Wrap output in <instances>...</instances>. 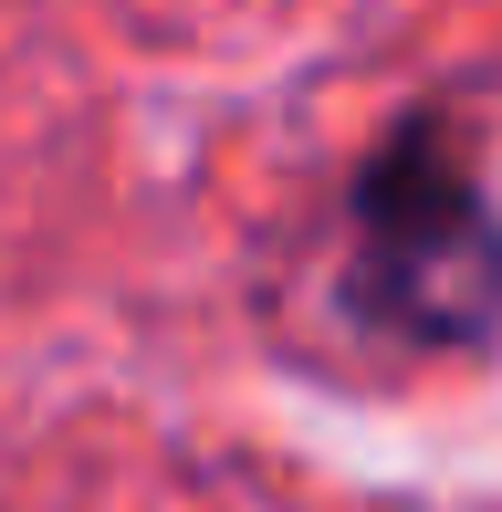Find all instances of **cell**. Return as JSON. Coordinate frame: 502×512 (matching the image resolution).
<instances>
[{"label": "cell", "mask_w": 502, "mask_h": 512, "mask_svg": "<svg viewBox=\"0 0 502 512\" xmlns=\"http://www.w3.org/2000/svg\"><path fill=\"white\" fill-rule=\"evenodd\" d=\"M346 293L408 345H482L502 324V220L450 126H398L356 168Z\"/></svg>", "instance_id": "cell-1"}]
</instances>
